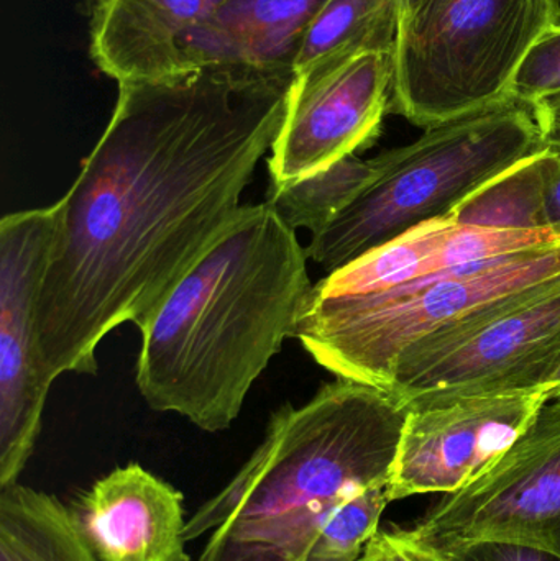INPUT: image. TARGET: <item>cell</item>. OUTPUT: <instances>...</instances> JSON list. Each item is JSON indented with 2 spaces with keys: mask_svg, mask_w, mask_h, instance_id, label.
<instances>
[{
  "mask_svg": "<svg viewBox=\"0 0 560 561\" xmlns=\"http://www.w3.org/2000/svg\"><path fill=\"white\" fill-rule=\"evenodd\" d=\"M295 76L197 68L121 82L94 150L55 204L38 302L46 378L94 375L107 333L138 330L239 213Z\"/></svg>",
  "mask_w": 560,
  "mask_h": 561,
  "instance_id": "cell-1",
  "label": "cell"
},
{
  "mask_svg": "<svg viewBox=\"0 0 560 561\" xmlns=\"http://www.w3.org/2000/svg\"><path fill=\"white\" fill-rule=\"evenodd\" d=\"M296 230L266 203L242 206L140 330L147 404L204 432L227 431L312 287Z\"/></svg>",
  "mask_w": 560,
  "mask_h": 561,
  "instance_id": "cell-2",
  "label": "cell"
},
{
  "mask_svg": "<svg viewBox=\"0 0 560 561\" xmlns=\"http://www.w3.org/2000/svg\"><path fill=\"white\" fill-rule=\"evenodd\" d=\"M408 405L388 389L335 378L275 412L236 477L187 519L197 561H306L335 510L388 484Z\"/></svg>",
  "mask_w": 560,
  "mask_h": 561,
  "instance_id": "cell-3",
  "label": "cell"
},
{
  "mask_svg": "<svg viewBox=\"0 0 560 561\" xmlns=\"http://www.w3.org/2000/svg\"><path fill=\"white\" fill-rule=\"evenodd\" d=\"M560 283V243L358 297L308 294L295 339L335 378L388 389L410 346L473 325Z\"/></svg>",
  "mask_w": 560,
  "mask_h": 561,
  "instance_id": "cell-4",
  "label": "cell"
},
{
  "mask_svg": "<svg viewBox=\"0 0 560 561\" xmlns=\"http://www.w3.org/2000/svg\"><path fill=\"white\" fill-rule=\"evenodd\" d=\"M545 148L535 112L522 102L433 125L413 144L374 158L372 183L311 237L306 255L338 272L423 224L447 219L490 181Z\"/></svg>",
  "mask_w": 560,
  "mask_h": 561,
  "instance_id": "cell-5",
  "label": "cell"
},
{
  "mask_svg": "<svg viewBox=\"0 0 560 561\" xmlns=\"http://www.w3.org/2000/svg\"><path fill=\"white\" fill-rule=\"evenodd\" d=\"M560 0H426L397 30L390 112L430 128L510 99Z\"/></svg>",
  "mask_w": 560,
  "mask_h": 561,
  "instance_id": "cell-6",
  "label": "cell"
},
{
  "mask_svg": "<svg viewBox=\"0 0 560 561\" xmlns=\"http://www.w3.org/2000/svg\"><path fill=\"white\" fill-rule=\"evenodd\" d=\"M560 365V283L476 325L430 336L395 365L388 391L404 404L545 391Z\"/></svg>",
  "mask_w": 560,
  "mask_h": 561,
  "instance_id": "cell-7",
  "label": "cell"
},
{
  "mask_svg": "<svg viewBox=\"0 0 560 561\" xmlns=\"http://www.w3.org/2000/svg\"><path fill=\"white\" fill-rule=\"evenodd\" d=\"M413 533L433 547L505 540L560 557V399L479 478L427 511Z\"/></svg>",
  "mask_w": 560,
  "mask_h": 561,
  "instance_id": "cell-8",
  "label": "cell"
},
{
  "mask_svg": "<svg viewBox=\"0 0 560 561\" xmlns=\"http://www.w3.org/2000/svg\"><path fill=\"white\" fill-rule=\"evenodd\" d=\"M55 226V206L0 222V490L19 483L52 386L39 352L38 302Z\"/></svg>",
  "mask_w": 560,
  "mask_h": 561,
  "instance_id": "cell-9",
  "label": "cell"
},
{
  "mask_svg": "<svg viewBox=\"0 0 560 561\" xmlns=\"http://www.w3.org/2000/svg\"><path fill=\"white\" fill-rule=\"evenodd\" d=\"M548 401L539 389L410 405L388 481L391 503L462 490L515 445Z\"/></svg>",
  "mask_w": 560,
  "mask_h": 561,
  "instance_id": "cell-10",
  "label": "cell"
},
{
  "mask_svg": "<svg viewBox=\"0 0 560 561\" xmlns=\"http://www.w3.org/2000/svg\"><path fill=\"white\" fill-rule=\"evenodd\" d=\"M393 51L357 53L295 76L268 158L270 183H292L370 147L390 112Z\"/></svg>",
  "mask_w": 560,
  "mask_h": 561,
  "instance_id": "cell-11",
  "label": "cell"
},
{
  "mask_svg": "<svg viewBox=\"0 0 560 561\" xmlns=\"http://www.w3.org/2000/svg\"><path fill=\"white\" fill-rule=\"evenodd\" d=\"M183 494L138 463L115 468L72 503L98 561H191Z\"/></svg>",
  "mask_w": 560,
  "mask_h": 561,
  "instance_id": "cell-12",
  "label": "cell"
},
{
  "mask_svg": "<svg viewBox=\"0 0 560 561\" xmlns=\"http://www.w3.org/2000/svg\"><path fill=\"white\" fill-rule=\"evenodd\" d=\"M227 0H84L89 55L108 78L160 81L181 75L184 36Z\"/></svg>",
  "mask_w": 560,
  "mask_h": 561,
  "instance_id": "cell-13",
  "label": "cell"
},
{
  "mask_svg": "<svg viewBox=\"0 0 560 561\" xmlns=\"http://www.w3.org/2000/svg\"><path fill=\"white\" fill-rule=\"evenodd\" d=\"M328 0H227L184 36L181 75L197 68L295 76L306 33Z\"/></svg>",
  "mask_w": 560,
  "mask_h": 561,
  "instance_id": "cell-14",
  "label": "cell"
},
{
  "mask_svg": "<svg viewBox=\"0 0 560 561\" xmlns=\"http://www.w3.org/2000/svg\"><path fill=\"white\" fill-rule=\"evenodd\" d=\"M456 222L450 217L423 224L362 259L312 283L318 297H358L400 289L464 266L454 247Z\"/></svg>",
  "mask_w": 560,
  "mask_h": 561,
  "instance_id": "cell-15",
  "label": "cell"
},
{
  "mask_svg": "<svg viewBox=\"0 0 560 561\" xmlns=\"http://www.w3.org/2000/svg\"><path fill=\"white\" fill-rule=\"evenodd\" d=\"M0 561H98L58 497L23 484L0 490Z\"/></svg>",
  "mask_w": 560,
  "mask_h": 561,
  "instance_id": "cell-16",
  "label": "cell"
},
{
  "mask_svg": "<svg viewBox=\"0 0 560 561\" xmlns=\"http://www.w3.org/2000/svg\"><path fill=\"white\" fill-rule=\"evenodd\" d=\"M556 168L558 157L546 147L464 201L450 219L480 229L546 230V207Z\"/></svg>",
  "mask_w": 560,
  "mask_h": 561,
  "instance_id": "cell-17",
  "label": "cell"
},
{
  "mask_svg": "<svg viewBox=\"0 0 560 561\" xmlns=\"http://www.w3.org/2000/svg\"><path fill=\"white\" fill-rule=\"evenodd\" d=\"M397 30L395 0H328L306 33L295 76L370 49L393 51Z\"/></svg>",
  "mask_w": 560,
  "mask_h": 561,
  "instance_id": "cell-18",
  "label": "cell"
},
{
  "mask_svg": "<svg viewBox=\"0 0 560 561\" xmlns=\"http://www.w3.org/2000/svg\"><path fill=\"white\" fill-rule=\"evenodd\" d=\"M375 171L374 158L348 154L302 180L270 183L265 203L293 230L306 229L311 237L318 236L364 193Z\"/></svg>",
  "mask_w": 560,
  "mask_h": 561,
  "instance_id": "cell-19",
  "label": "cell"
},
{
  "mask_svg": "<svg viewBox=\"0 0 560 561\" xmlns=\"http://www.w3.org/2000/svg\"><path fill=\"white\" fill-rule=\"evenodd\" d=\"M388 484L365 488L342 503L322 527L306 561H358L378 530L390 504Z\"/></svg>",
  "mask_w": 560,
  "mask_h": 561,
  "instance_id": "cell-20",
  "label": "cell"
},
{
  "mask_svg": "<svg viewBox=\"0 0 560 561\" xmlns=\"http://www.w3.org/2000/svg\"><path fill=\"white\" fill-rule=\"evenodd\" d=\"M560 92V23L546 30L523 59L510 99L533 105Z\"/></svg>",
  "mask_w": 560,
  "mask_h": 561,
  "instance_id": "cell-21",
  "label": "cell"
},
{
  "mask_svg": "<svg viewBox=\"0 0 560 561\" xmlns=\"http://www.w3.org/2000/svg\"><path fill=\"white\" fill-rule=\"evenodd\" d=\"M374 561H453L443 550L423 542L413 529H380L365 550Z\"/></svg>",
  "mask_w": 560,
  "mask_h": 561,
  "instance_id": "cell-22",
  "label": "cell"
},
{
  "mask_svg": "<svg viewBox=\"0 0 560 561\" xmlns=\"http://www.w3.org/2000/svg\"><path fill=\"white\" fill-rule=\"evenodd\" d=\"M453 561H560V557L538 547L505 540H476L436 547Z\"/></svg>",
  "mask_w": 560,
  "mask_h": 561,
  "instance_id": "cell-23",
  "label": "cell"
},
{
  "mask_svg": "<svg viewBox=\"0 0 560 561\" xmlns=\"http://www.w3.org/2000/svg\"><path fill=\"white\" fill-rule=\"evenodd\" d=\"M532 108L541 128L546 147L560 145V92L541 99Z\"/></svg>",
  "mask_w": 560,
  "mask_h": 561,
  "instance_id": "cell-24",
  "label": "cell"
},
{
  "mask_svg": "<svg viewBox=\"0 0 560 561\" xmlns=\"http://www.w3.org/2000/svg\"><path fill=\"white\" fill-rule=\"evenodd\" d=\"M555 151L558 157V168H556L555 180L549 190L548 207H546V219H548V229L555 233L560 242V145L548 147Z\"/></svg>",
  "mask_w": 560,
  "mask_h": 561,
  "instance_id": "cell-25",
  "label": "cell"
},
{
  "mask_svg": "<svg viewBox=\"0 0 560 561\" xmlns=\"http://www.w3.org/2000/svg\"><path fill=\"white\" fill-rule=\"evenodd\" d=\"M397 2L398 25L407 22L426 0H395Z\"/></svg>",
  "mask_w": 560,
  "mask_h": 561,
  "instance_id": "cell-26",
  "label": "cell"
},
{
  "mask_svg": "<svg viewBox=\"0 0 560 561\" xmlns=\"http://www.w3.org/2000/svg\"><path fill=\"white\" fill-rule=\"evenodd\" d=\"M545 391L548 392L549 399H560V365L546 385Z\"/></svg>",
  "mask_w": 560,
  "mask_h": 561,
  "instance_id": "cell-27",
  "label": "cell"
},
{
  "mask_svg": "<svg viewBox=\"0 0 560 561\" xmlns=\"http://www.w3.org/2000/svg\"><path fill=\"white\" fill-rule=\"evenodd\" d=\"M358 561H374V560H372L370 557H368L367 553H365V556L362 557V559Z\"/></svg>",
  "mask_w": 560,
  "mask_h": 561,
  "instance_id": "cell-28",
  "label": "cell"
}]
</instances>
